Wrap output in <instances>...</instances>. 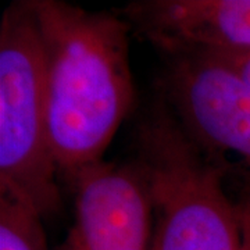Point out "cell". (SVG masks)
Here are the masks:
<instances>
[{
	"mask_svg": "<svg viewBox=\"0 0 250 250\" xmlns=\"http://www.w3.org/2000/svg\"><path fill=\"white\" fill-rule=\"evenodd\" d=\"M57 172L39 32L28 1H20L0 24V193L43 218L60 207Z\"/></svg>",
	"mask_w": 250,
	"mask_h": 250,
	"instance_id": "obj_3",
	"label": "cell"
},
{
	"mask_svg": "<svg viewBox=\"0 0 250 250\" xmlns=\"http://www.w3.org/2000/svg\"><path fill=\"white\" fill-rule=\"evenodd\" d=\"M138 159L153 206L152 250H243V210L224 188L217 154L163 99L138 126Z\"/></svg>",
	"mask_w": 250,
	"mask_h": 250,
	"instance_id": "obj_2",
	"label": "cell"
},
{
	"mask_svg": "<svg viewBox=\"0 0 250 250\" xmlns=\"http://www.w3.org/2000/svg\"><path fill=\"white\" fill-rule=\"evenodd\" d=\"M0 250H49L42 217L4 193H0Z\"/></svg>",
	"mask_w": 250,
	"mask_h": 250,
	"instance_id": "obj_7",
	"label": "cell"
},
{
	"mask_svg": "<svg viewBox=\"0 0 250 250\" xmlns=\"http://www.w3.org/2000/svg\"><path fill=\"white\" fill-rule=\"evenodd\" d=\"M67 179L74 223L60 250H152V199L136 161L100 160Z\"/></svg>",
	"mask_w": 250,
	"mask_h": 250,
	"instance_id": "obj_5",
	"label": "cell"
},
{
	"mask_svg": "<svg viewBox=\"0 0 250 250\" xmlns=\"http://www.w3.org/2000/svg\"><path fill=\"white\" fill-rule=\"evenodd\" d=\"M164 100L189 135L211 153L229 152L250 167V85L213 56L170 59Z\"/></svg>",
	"mask_w": 250,
	"mask_h": 250,
	"instance_id": "obj_4",
	"label": "cell"
},
{
	"mask_svg": "<svg viewBox=\"0 0 250 250\" xmlns=\"http://www.w3.org/2000/svg\"><path fill=\"white\" fill-rule=\"evenodd\" d=\"M123 17L170 59L250 53V0H145Z\"/></svg>",
	"mask_w": 250,
	"mask_h": 250,
	"instance_id": "obj_6",
	"label": "cell"
},
{
	"mask_svg": "<svg viewBox=\"0 0 250 250\" xmlns=\"http://www.w3.org/2000/svg\"><path fill=\"white\" fill-rule=\"evenodd\" d=\"M39 32L49 136L65 178L103 160L132 107L129 24L108 11L29 0Z\"/></svg>",
	"mask_w": 250,
	"mask_h": 250,
	"instance_id": "obj_1",
	"label": "cell"
},
{
	"mask_svg": "<svg viewBox=\"0 0 250 250\" xmlns=\"http://www.w3.org/2000/svg\"><path fill=\"white\" fill-rule=\"evenodd\" d=\"M213 57H218L225 62H228L233 70L250 85V53L233 54V56H213Z\"/></svg>",
	"mask_w": 250,
	"mask_h": 250,
	"instance_id": "obj_8",
	"label": "cell"
},
{
	"mask_svg": "<svg viewBox=\"0 0 250 250\" xmlns=\"http://www.w3.org/2000/svg\"><path fill=\"white\" fill-rule=\"evenodd\" d=\"M243 210V250H250V203L242 205Z\"/></svg>",
	"mask_w": 250,
	"mask_h": 250,
	"instance_id": "obj_9",
	"label": "cell"
}]
</instances>
